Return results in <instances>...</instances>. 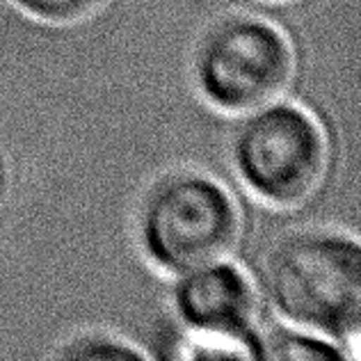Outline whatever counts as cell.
<instances>
[{
	"mask_svg": "<svg viewBox=\"0 0 361 361\" xmlns=\"http://www.w3.org/2000/svg\"><path fill=\"white\" fill-rule=\"evenodd\" d=\"M263 3H272V5H288V3H295V0H263Z\"/></svg>",
	"mask_w": 361,
	"mask_h": 361,
	"instance_id": "cell-9",
	"label": "cell"
},
{
	"mask_svg": "<svg viewBox=\"0 0 361 361\" xmlns=\"http://www.w3.org/2000/svg\"><path fill=\"white\" fill-rule=\"evenodd\" d=\"M188 75L202 106L233 119L286 97L298 75V49L274 18L229 9L197 32Z\"/></svg>",
	"mask_w": 361,
	"mask_h": 361,
	"instance_id": "cell-4",
	"label": "cell"
},
{
	"mask_svg": "<svg viewBox=\"0 0 361 361\" xmlns=\"http://www.w3.org/2000/svg\"><path fill=\"white\" fill-rule=\"evenodd\" d=\"M229 121L226 163L235 185L254 204L290 213L325 188L331 140L325 121L307 103L286 94Z\"/></svg>",
	"mask_w": 361,
	"mask_h": 361,
	"instance_id": "cell-3",
	"label": "cell"
},
{
	"mask_svg": "<svg viewBox=\"0 0 361 361\" xmlns=\"http://www.w3.org/2000/svg\"><path fill=\"white\" fill-rule=\"evenodd\" d=\"M167 318L174 327L172 359H254L263 325L256 277L235 254L167 277Z\"/></svg>",
	"mask_w": 361,
	"mask_h": 361,
	"instance_id": "cell-5",
	"label": "cell"
},
{
	"mask_svg": "<svg viewBox=\"0 0 361 361\" xmlns=\"http://www.w3.org/2000/svg\"><path fill=\"white\" fill-rule=\"evenodd\" d=\"M51 359H151L145 343L106 327H82L66 334L49 350Z\"/></svg>",
	"mask_w": 361,
	"mask_h": 361,
	"instance_id": "cell-7",
	"label": "cell"
},
{
	"mask_svg": "<svg viewBox=\"0 0 361 361\" xmlns=\"http://www.w3.org/2000/svg\"><path fill=\"white\" fill-rule=\"evenodd\" d=\"M243 233L245 213L231 183L197 165L163 169L133 206V245L165 279L235 254Z\"/></svg>",
	"mask_w": 361,
	"mask_h": 361,
	"instance_id": "cell-2",
	"label": "cell"
},
{
	"mask_svg": "<svg viewBox=\"0 0 361 361\" xmlns=\"http://www.w3.org/2000/svg\"><path fill=\"white\" fill-rule=\"evenodd\" d=\"M112 0H5V5L39 27H75L92 21Z\"/></svg>",
	"mask_w": 361,
	"mask_h": 361,
	"instance_id": "cell-8",
	"label": "cell"
},
{
	"mask_svg": "<svg viewBox=\"0 0 361 361\" xmlns=\"http://www.w3.org/2000/svg\"><path fill=\"white\" fill-rule=\"evenodd\" d=\"M256 361H359V357L334 338L272 318L263 320L256 336Z\"/></svg>",
	"mask_w": 361,
	"mask_h": 361,
	"instance_id": "cell-6",
	"label": "cell"
},
{
	"mask_svg": "<svg viewBox=\"0 0 361 361\" xmlns=\"http://www.w3.org/2000/svg\"><path fill=\"white\" fill-rule=\"evenodd\" d=\"M254 277L274 320L318 331L361 357V243L355 231L290 226L268 243Z\"/></svg>",
	"mask_w": 361,
	"mask_h": 361,
	"instance_id": "cell-1",
	"label": "cell"
}]
</instances>
